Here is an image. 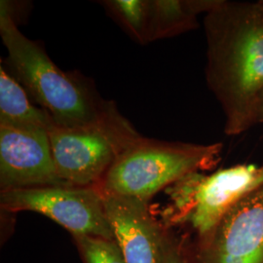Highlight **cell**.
Returning a JSON list of instances; mask_svg holds the SVG:
<instances>
[{
    "label": "cell",
    "instance_id": "obj_4",
    "mask_svg": "<svg viewBox=\"0 0 263 263\" xmlns=\"http://www.w3.org/2000/svg\"><path fill=\"white\" fill-rule=\"evenodd\" d=\"M262 183L263 164H238L210 175L188 174L168 188L169 204L161 223L168 229L188 226L192 235H205Z\"/></svg>",
    "mask_w": 263,
    "mask_h": 263
},
{
    "label": "cell",
    "instance_id": "obj_3",
    "mask_svg": "<svg viewBox=\"0 0 263 263\" xmlns=\"http://www.w3.org/2000/svg\"><path fill=\"white\" fill-rule=\"evenodd\" d=\"M222 149L221 142L198 144L141 137L118 155L99 186L104 194L148 203L188 174L215 167Z\"/></svg>",
    "mask_w": 263,
    "mask_h": 263
},
{
    "label": "cell",
    "instance_id": "obj_6",
    "mask_svg": "<svg viewBox=\"0 0 263 263\" xmlns=\"http://www.w3.org/2000/svg\"><path fill=\"white\" fill-rule=\"evenodd\" d=\"M178 240L183 263H263V183L207 234Z\"/></svg>",
    "mask_w": 263,
    "mask_h": 263
},
{
    "label": "cell",
    "instance_id": "obj_5",
    "mask_svg": "<svg viewBox=\"0 0 263 263\" xmlns=\"http://www.w3.org/2000/svg\"><path fill=\"white\" fill-rule=\"evenodd\" d=\"M0 207L11 214L34 212L47 216L73 237L113 240L104 193L99 185L59 184L3 191Z\"/></svg>",
    "mask_w": 263,
    "mask_h": 263
},
{
    "label": "cell",
    "instance_id": "obj_14",
    "mask_svg": "<svg viewBox=\"0 0 263 263\" xmlns=\"http://www.w3.org/2000/svg\"><path fill=\"white\" fill-rule=\"evenodd\" d=\"M162 263H183L178 237L174 235L171 229L165 227L163 238V260Z\"/></svg>",
    "mask_w": 263,
    "mask_h": 263
},
{
    "label": "cell",
    "instance_id": "obj_7",
    "mask_svg": "<svg viewBox=\"0 0 263 263\" xmlns=\"http://www.w3.org/2000/svg\"><path fill=\"white\" fill-rule=\"evenodd\" d=\"M57 174L66 184L99 185L124 149L102 132L53 125L48 132Z\"/></svg>",
    "mask_w": 263,
    "mask_h": 263
},
{
    "label": "cell",
    "instance_id": "obj_10",
    "mask_svg": "<svg viewBox=\"0 0 263 263\" xmlns=\"http://www.w3.org/2000/svg\"><path fill=\"white\" fill-rule=\"evenodd\" d=\"M0 125L27 131L49 132L54 122L30 99L26 89L0 66Z\"/></svg>",
    "mask_w": 263,
    "mask_h": 263
},
{
    "label": "cell",
    "instance_id": "obj_2",
    "mask_svg": "<svg viewBox=\"0 0 263 263\" xmlns=\"http://www.w3.org/2000/svg\"><path fill=\"white\" fill-rule=\"evenodd\" d=\"M206 82L224 115V133L235 137L256 123L263 90L261 1L217 0L204 17Z\"/></svg>",
    "mask_w": 263,
    "mask_h": 263
},
{
    "label": "cell",
    "instance_id": "obj_16",
    "mask_svg": "<svg viewBox=\"0 0 263 263\" xmlns=\"http://www.w3.org/2000/svg\"><path fill=\"white\" fill-rule=\"evenodd\" d=\"M261 2H262V5H263V1H261Z\"/></svg>",
    "mask_w": 263,
    "mask_h": 263
},
{
    "label": "cell",
    "instance_id": "obj_1",
    "mask_svg": "<svg viewBox=\"0 0 263 263\" xmlns=\"http://www.w3.org/2000/svg\"><path fill=\"white\" fill-rule=\"evenodd\" d=\"M0 36L7 50L4 66L55 125L102 132L124 151L142 137L93 82L61 69L41 44L20 30L7 1L0 4Z\"/></svg>",
    "mask_w": 263,
    "mask_h": 263
},
{
    "label": "cell",
    "instance_id": "obj_15",
    "mask_svg": "<svg viewBox=\"0 0 263 263\" xmlns=\"http://www.w3.org/2000/svg\"><path fill=\"white\" fill-rule=\"evenodd\" d=\"M256 123L263 124V90L258 97L256 104Z\"/></svg>",
    "mask_w": 263,
    "mask_h": 263
},
{
    "label": "cell",
    "instance_id": "obj_13",
    "mask_svg": "<svg viewBox=\"0 0 263 263\" xmlns=\"http://www.w3.org/2000/svg\"><path fill=\"white\" fill-rule=\"evenodd\" d=\"M84 263H126L113 240L94 237H73Z\"/></svg>",
    "mask_w": 263,
    "mask_h": 263
},
{
    "label": "cell",
    "instance_id": "obj_12",
    "mask_svg": "<svg viewBox=\"0 0 263 263\" xmlns=\"http://www.w3.org/2000/svg\"><path fill=\"white\" fill-rule=\"evenodd\" d=\"M104 5L135 41L149 43L151 0H109Z\"/></svg>",
    "mask_w": 263,
    "mask_h": 263
},
{
    "label": "cell",
    "instance_id": "obj_9",
    "mask_svg": "<svg viewBox=\"0 0 263 263\" xmlns=\"http://www.w3.org/2000/svg\"><path fill=\"white\" fill-rule=\"evenodd\" d=\"M113 240L126 263H162L165 227L137 199L104 194Z\"/></svg>",
    "mask_w": 263,
    "mask_h": 263
},
{
    "label": "cell",
    "instance_id": "obj_11",
    "mask_svg": "<svg viewBox=\"0 0 263 263\" xmlns=\"http://www.w3.org/2000/svg\"><path fill=\"white\" fill-rule=\"evenodd\" d=\"M217 0H151L149 42L177 36L198 27V16L207 14Z\"/></svg>",
    "mask_w": 263,
    "mask_h": 263
},
{
    "label": "cell",
    "instance_id": "obj_8",
    "mask_svg": "<svg viewBox=\"0 0 263 263\" xmlns=\"http://www.w3.org/2000/svg\"><path fill=\"white\" fill-rule=\"evenodd\" d=\"M66 184L59 178L48 132L0 125V190Z\"/></svg>",
    "mask_w": 263,
    "mask_h": 263
}]
</instances>
